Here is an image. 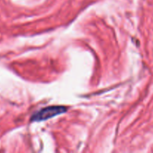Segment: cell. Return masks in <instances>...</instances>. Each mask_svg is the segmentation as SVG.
<instances>
[{"label": "cell", "mask_w": 153, "mask_h": 153, "mask_svg": "<svg viewBox=\"0 0 153 153\" xmlns=\"http://www.w3.org/2000/svg\"><path fill=\"white\" fill-rule=\"evenodd\" d=\"M67 111L64 106H49L44 108L32 116L31 120L34 122H40L54 117L57 115L62 114Z\"/></svg>", "instance_id": "cell-1"}]
</instances>
